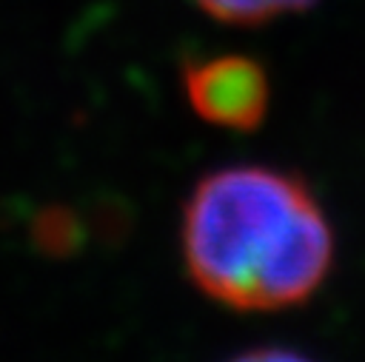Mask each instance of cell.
Returning <instances> with one entry per match:
<instances>
[{
    "instance_id": "6da1fadb",
    "label": "cell",
    "mask_w": 365,
    "mask_h": 362,
    "mask_svg": "<svg viewBox=\"0 0 365 362\" xmlns=\"http://www.w3.org/2000/svg\"><path fill=\"white\" fill-rule=\"evenodd\" d=\"M182 259L205 296L234 311H279L319 291L334 265V231L302 180L234 165L194 185Z\"/></svg>"
},
{
    "instance_id": "7a4b0ae2",
    "label": "cell",
    "mask_w": 365,
    "mask_h": 362,
    "mask_svg": "<svg viewBox=\"0 0 365 362\" xmlns=\"http://www.w3.org/2000/svg\"><path fill=\"white\" fill-rule=\"evenodd\" d=\"M182 86L197 117L217 128L254 131L268 114V77L251 57L217 54L185 63Z\"/></svg>"
},
{
    "instance_id": "3957f363",
    "label": "cell",
    "mask_w": 365,
    "mask_h": 362,
    "mask_svg": "<svg viewBox=\"0 0 365 362\" xmlns=\"http://www.w3.org/2000/svg\"><path fill=\"white\" fill-rule=\"evenodd\" d=\"M205 14L231 26H257L282 14L305 11L317 0H194Z\"/></svg>"
}]
</instances>
